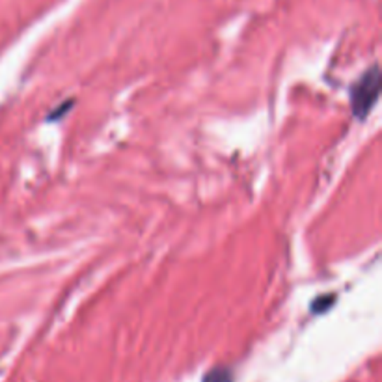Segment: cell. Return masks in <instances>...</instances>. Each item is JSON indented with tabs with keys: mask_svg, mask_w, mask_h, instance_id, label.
<instances>
[{
	"mask_svg": "<svg viewBox=\"0 0 382 382\" xmlns=\"http://www.w3.org/2000/svg\"><path fill=\"white\" fill-rule=\"evenodd\" d=\"M379 90H381V71L379 67H372L369 71L362 77V80L353 90V111L355 116L364 118L372 111L375 101L379 99Z\"/></svg>",
	"mask_w": 382,
	"mask_h": 382,
	"instance_id": "6da1fadb",
	"label": "cell"
},
{
	"mask_svg": "<svg viewBox=\"0 0 382 382\" xmlns=\"http://www.w3.org/2000/svg\"><path fill=\"white\" fill-rule=\"evenodd\" d=\"M204 382H232V373L227 369H213L205 375Z\"/></svg>",
	"mask_w": 382,
	"mask_h": 382,
	"instance_id": "7a4b0ae2",
	"label": "cell"
},
{
	"mask_svg": "<svg viewBox=\"0 0 382 382\" xmlns=\"http://www.w3.org/2000/svg\"><path fill=\"white\" fill-rule=\"evenodd\" d=\"M334 302V297H328V300H323V299H319L316 302V304H313V311L317 310V308H319V306H323V308H327L328 304H332Z\"/></svg>",
	"mask_w": 382,
	"mask_h": 382,
	"instance_id": "3957f363",
	"label": "cell"
}]
</instances>
